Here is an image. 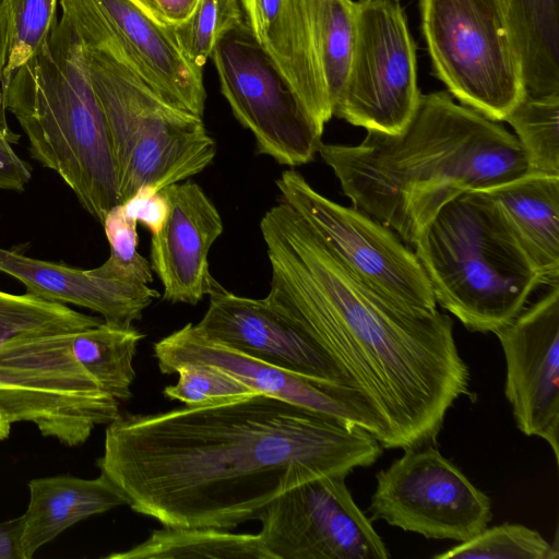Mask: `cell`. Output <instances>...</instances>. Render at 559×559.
Returning <instances> with one entry per match:
<instances>
[{"label": "cell", "mask_w": 559, "mask_h": 559, "mask_svg": "<svg viewBox=\"0 0 559 559\" xmlns=\"http://www.w3.org/2000/svg\"><path fill=\"white\" fill-rule=\"evenodd\" d=\"M144 337L132 325L100 324L75 332L72 350L76 361L99 386L118 402L131 397L135 378L133 358Z\"/></svg>", "instance_id": "25"}, {"label": "cell", "mask_w": 559, "mask_h": 559, "mask_svg": "<svg viewBox=\"0 0 559 559\" xmlns=\"http://www.w3.org/2000/svg\"><path fill=\"white\" fill-rule=\"evenodd\" d=\"M175 373L178 381L166 386L163 394L187 406H216L257 394L240 380L209 365L182 364Z\"/></svg>", "instance_id": "31"}, {"label": "cell", "mask_w": 559, "mask_h": 559, "mask_svg": "<svg viewBox=\"0 0 559 559\" xmlns=\"http://www.w3.org/2000/svg\"><path fill=\"white\" fill-rule=\"evenodd\" d=\"M169 211L162 229L152 235L150 264L170 304H199L214 282L209 252L223 234L219 212L203 189L183 180L162 189Z\"/></svg>", "instance_id": "18"}, {"label": "cell", "mask_w": 559, "mask_h": 559, "mask_svg": "<svg viewBox=\"0 0 559 559\" xmlns=\"http://www.w3.org/2000/svg\"><path fill=\"white\" fill-rule=\"evenodd\" d=\"M0 88L32 157L55 171L102 224L120 204L117 173L84 44L62 14L37 53Z\"/></svg>", "instance_id": "4"}, {"label": "cell", "mask_w": 559, "mask_h": 559, "mask_svg": "<svg viewBox=\"0 0 559 559\" xmlns=\"http://www.w3.org/2000/svg\"><path fill=\"white\" fill-rule=\"evenodd\" d=\"M74 333L23 334L0 343V412L11 425L31 423L68 447L83 444L96 426L120 414L119 402L76 361Z\"/></svg>", "instance_id": "8"}, {"label": "cell", "mask_w": 559, "mask_h": 559, "mask_svg": "<svg viewBox=\"0 0 559 559\" xmlns=\"http://www.w3.org/2000/svg\"><path fill=\"white\" fill-rule=\"evenodd\" d=\"M376 479L372 519L405 532L462 543L491 521L490 498L432 443L404 449Z\"/></svg>", "instance_id": "11"}, {"label": "cell", "mask_w": 559, "mask_h": 559, "mask_svg": "<svg viewBox=\"0 0 559 559\" xmlns=\"http://www.w3.org/2000/svg\"><path fill=\"white\" fill-rule=\"evenodd\" d=\"M413 246L436 302L472 332L493 333L512 321L540 285L485 190L445 201Z\"/></svg>", "instance_id": "5"}, {"label": "cell", "mask_w": 559, "mask_h": 559, "mask_svg": "<svg viewBox=\"0 0 559 559\" xmlns=\"http://www.w3.org/2000/svg\"><path fill=\"white\" fill-rule=\"evenodd\" d=\"M107 559H274L259 534L215 527L164 526L141 544Z\"/></svg>", "instance_id": "24"}, {"label": "cell", "mask_w": 559, "mask_h": 559, "mask_svg": "<svg viewBox=\"0 0 559 559\" xmlns=\"http://www.w3.org/2000/svg\"><path fill=\"white\" fill-rule=\"evenodd\" d=\"M260 230L271 265L265 298L366 397L384 428L383 448L435 443L469 384L450 317L400 305L364 285L281 199L262 216Z\"/></svg>", "instance_id": "2"}, {"label": "cell", "mask_w": 559, "mask_h": 559, "mask_svg": "<svg viewBox=\"0 0 559 559\" xmlns=\"http://www.w3.org/2000/svg\"><path fill=\"white\" fill-rule=\"evenodd\" d=\"M121 205L128 217L145 226L152 235L162 229L169 211L168 201L162 190L156 191L150 187L140 188Z\"/></svg>", "instance_id": "34"}, {"label": "cell", "mask_w": 559, "mask_h": 559, "mask_svg": "<svg viewBox=\"0 0 559 559\" xmlns=\"http://www.w3.org/2000/svg\"><path fill=\"white\" fill-rule=\"evenodd\" d=\"M502 347L504 393L516 426L544 439L559 462V285L493 332Z\"/></svg>", "instance_id": "16"}, {"label": "cell", "mask_w": 559, "mask_h": 559, "mask_svg": "<svg viewBox=\"0 0 559 559\" xmlns=\"http://www.w3.org/2000/svg\"><path fill=\"white\" fill-rule=\"evenodd\" d=\"M59 4L84 43L114 47L165 102L203 118L202 69L183 56L171 27L148 17L131 0H59Z\"/></svg>", "instance_id": "14"}, {"label": "cell", "mask_w": 559, "mask_h": 559, "mask_svg": "<svg viewBox=\"0 0 559 559\" xmlns=\"http://www.w3.org/2000/svg\"><path fill=\"white\" fill-rule=\"evenodd\" d=\"M242 26L239 0H198L189 17L171 29L183 56L202 69L218 41Z\"/></svg>", "instance_id": "28"}, {"label": "cell", "mask_w": 559, "mask_h": 559, "mask_svg": "<svg viewBox=\"0 0 559 559\" xmlns=\"http://www.w3.org/2000/svg\"><path fill=\"white\" fill-rule=\"evenodd\" d=\"M22 515L0 522V559H22Z\"/></svg>", "instance_id": "36"}, {"label": "cell", "mask_w": 559, "mask_h": 559, "mask_svg": "<svg viewBox=\"0 0 559 559\" xmlns=\"http://www.w3.org/2000/svg\"><path fill=\"white\" fill-rule=\"evenodd\" d=\"M344 476L290 488L259 513V533L274 559H388L390 552L355 503Z\"/></svg>", "instance_id": "13"}, {"label": "cell", "mask_w": 559, "mask_h": 559, "mask_svg": "<svg viewBox=\"0 0 559 559\" xmlns=\"http://www.w3.org/2000/svg\"><path fill=\"white\" fill-rule=\"evenodd\" d=\"M102 224L110 247L107 263L120 275L150 285L153 271L138 251V223L127 216L120 203L108 211Z\"/></svg>", "instance_id": "32"}, {"label": "cell", "mask_w": 559, "mask_h": 559, "mask_svg": "<svg viewBox=\"0 0 559 559\" xmlns=\"http://www.w3.org/2000/svg\"><path fill=\"white\" fill-rule=\"evenodd\" d=\"M557 543L550 544L537 531L504 523L486 527L472 538L435 555L438 559H558Z\"/></svg>", "instance_id": "29"}, {"label": "cell", "mask_w": 559, "mask_h": 559, "mask_svg": "<svg viewBox=\"0 0 559 559\" xmlns=\"http://www.w3.org/2000/svg\"><path fill=\"white\" fill-rule=\"evenodd\" d=\"M154 356L164 374L175 373L182 364H203L240 380L258 394L334 417L369 431L382 445V423L366 397L354 386L316 380L273 366L201 334L194 324L154 344Z\"/></svg>", "instance_id": "15"}, {"label": "cell", "mask_w": 559, "mask_h": 559, "mask_svg": "<svg viewBox=\"0 0 559 559\" xmlns=\"http://www.w3.org/2000/svg\"><path fill=\"white\" fill-rule=\"evenodd\" d=\"M103 109L120 203L140 188L156 191L209 167L216 144L202 117L165 102L105 43H83Z\"/></svg>", "instance_id": "6"}, {"label": "cell", "mask_w": 559, "mask_h": 559, "mask_svg": "<svg viewBox=\"0 0 559 559\" xmlns=\"http://www.w3.org/2000/svg\"><path fill=\"white\" fill-rule=\"evenodd\" d=\"M524 95L559 94V0H504Z\"/></svg>", "instance_id": "23"}, {"label": "cell", "mask_w": 559, "mask_h": 559, "mask_svg": "<svg viewBox=\"0 0 559 559\" xmlns=\"http://www.w3.org/2000/svg\"><path fill=\"white\" fill-rule=\"evenodd\" d=\"M0 272L20 281L40 298L90 309L108 323L132 325L160 294L117 273L106 261L82 270L0 248Z\"/></svg>", "instance_id": "19"}, {"label": "cell", "mask_w": 559, "mask_h": 559, "mask_svg": "<svg viewBox=\"0 0 559 559\" xmlns=\"http://www.w3.org/2000/svg\"><path fill=\"white\" fill-rule=\"evenodd\" d=\"M275 185L281 200L297 211L364 285L400 305L436 311L428 277L405 242L390 228L356 207H346L314 190L288 169Z\"/></svg>", "instance_id": "10"}, {"label": "cell", "mask_w": 559, "mask_h": 559, "mask_svg": "<svg viewBox=\"0 0 559 559\" xmlns=\"http://www.w3.org/2000/svg\"><path fill=\"white\" fill-rule=\"evenodd\" d=\"M420 95L416 46L400 0H356L350 64L333 116L395 133L412 118Z\"/></svg>", "instance_id": "9"}, {"label": "cell", "mask_w": 559, "mask_h": 559, "mask_svg": "<svg viewBox=\"0 0 559 559\" xmlns=\"http://www.w3.org/2000/svg\"><path fill=\"white\" fill-rule=\"evenodd\" d=\"M245 25L300 106L324 130L330 98L314 57L302 0H239Z\"/></svg>", "instance_id": "20"}, {"label": "cell", "mask_w": 559, "mask_h": 559, "mask_svg": "<svg viewBox=\"0 0 559 559\" xmlns=\"http://www.w3.org/2000/svg\"><path fill=\"white\" fill-rule=\"evenodd\" d=\"M211 58L221 92L237 121L252 133L257 152L289 167L310 163L323 131L300 106L247 26L224 36Z\"/></svg>", "instance_id": "12"}, {"label": "cell", "mask_w": 559, "mask_h": 559, "mask_svg": "<svg viewBox=\"0 0 559 559\" xmlns=\"http://www.w3.org/2000/svg\"><path fill=\"white\" fill-rule=\"evenodd\" d=\"M9 29V50L0 87L46 41L57 19L59 0H3Z\"/></svg>", "instance_id": "30"}, {"label": "cell", "mask_w": 559, "mask_h": 559, "mask_svg": "<svg viewBox=\"0 0 559 559\" xmlns=\"http://www.w3.org/2000/svg\"><path fill=\"white\" fill-rule=\"evenodd\" d=\"M5 110L0 88V189L23 191L31 180V169L12 147L17 136L7 123Z\"/></svg>", "instance_id": "33"}, {"label": "cell", "mask_w": 559, "mask_h": 559, "mask_svg": "<svg viewBox=\"0 0 559 559\" xmlns=\"http://www.w3.org/2000/svg\"><path fill=\"white\" fill-rule=\"evenodd\" d=\"M144 14L167 27L186 21L198 0H131Z\"/></svg>", "instance_id": "35"}, {"label": "cell", "mask_w": 559, "mask_h": 559, "mask_svg": "<svg viewBox=\"0 0 559 559\" xmlns=\"http://www.w3.org/2000/svg\"><path fill=\"white\" fill-rule=\"evenodd\" d=\"M28 490L22 515V559H31L78 522L127 504L121 491L103 474L93 479L72 475L34 478Z\"/></svg>", "instance_id": "22"}, {"label": "cell", "mask_w": 559, "mask_h": 559, "mask_svg": "<svg viewBox=\"0 0 559 559\" xmlns=\"http://www.w3.org/2000/svg\"><path fill=\"white\" fill-rule=\"evenodd\" d=\"M436 76L462 105L504 121L524 96L504 0H419Z\"/></svg>", "instance_id": "7"}, {"label": "cell", "mask_w": 559, "mask_h": 559, "mask_svg": "<svg viewBox=\"0 0 559 559\" xmlns=\"http://www.w3.org/2000/svg\"><path fill=\"white\" fill-rule=\"evenodd\" d=\"M382 452L366 429L283 400L119 414L97 460L132 511L164 526L231 530L282 492L346 477Z\"/></svg>", "instance_id": "1"}, {"label": "cell", "mask_w": 559, "mask_h": 559, "mask_svg": "<svg viewBox=\"0 0 559 559\" xmlns=\"http://www.w3.org/2000/svg\"><path fill=\"white\" fill-rule=\"evenodd\" d=\"M103 321L29 293L16 295L0 290V343L23 334L78 332Z\"/></svg>", "instance_id": "27"}, {"label": "cell", "mask_w": 559, "mask_h": 559, "mask_svg": "<svg viewBox=\"0 0 559 559\" xmlns=\"http://www.w3.org/2000/svg\"><path fill=\"white\" fill-rule=\"evenodd\" d=\"M354 207L413 246L426 223L465 190H488L531 174L516 136L454 103L447 92L421 94L399 132L367 130L357 145L318 150Z\"/></svg>", "instance_id": "3"}, {"label": "cell", "mask_w": 559, "mask_h": 559, "mask_svg": "<svg viewBox=\"0 0 559 559\" xmlns=\"http://www.w3.org/2000/svg\"><path fill=\"white\" fill-rule=\"evenodd\" d=\"M504 121L513 127L531 173L559 176V94L524 95Z\"/></svg>", "instance_id": "26"}, {"label": "cell", "mask_w": 559, "mask_h": 559, "mask_svg": "<svg viewBox=\"0 0 559 559\" xmlns=\"http://www.w3.org/2000/svg\"><path fill=\"white\" fill-rule=\"evenodd\" d=\"M9 50V29L4 1L0 0V85L7 64Z\"/></svg>", "instance_id": "37"}, {"label": "cell", "mask_w": 559, "mask_h": 559, "mask_svg": "<svg viewBox=\"0 0 559 559\" xmlns=\"http://www.w3.org/2000/svg\"><path fill=\"white\" fill-rule=\"evenodd\" d=\"M535 271L559 284V176L528 174L485 190Z\"/></svg>", "instance_id": "21"}, {"label": "cell", "mask_w": 559, "mask_h": 559, "mask_svg": "<svg viewBox=\"0 0 559 559\" xmlns=\"http://www.w3.org/2000/svg\"><path fill=\"white\" fill-rule=\"evenodd\" d=\"M207 295V310L194 324L205 337L287 371L355 388L329 353L265 297L238 296L215 280Z\"/></svg>", "instance_id": "17"}]
</instances>
